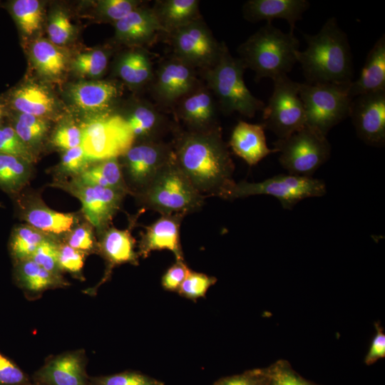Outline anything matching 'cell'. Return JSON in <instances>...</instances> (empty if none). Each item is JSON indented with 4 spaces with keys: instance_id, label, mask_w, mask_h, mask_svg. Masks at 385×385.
Segmentation results:
<instances>
[{
    "instance_id": "42",
    "label": "cell",
    "mask_w": 385,
    "mask_h": 385,
    "mask_svg": "<svg viewBox=\"0 0 385 385\" xmlns=\"http://www.w3.org/2000/svg\"><path fill=\"white\" fill-rule=\"evenodd\" d=\"M49 41L56 46L66 44L73 34V26L67 14L61 10L53 12L47 27Z\"/></svg>"
},
{
    "instance_id": "35",
    "label": "cell",
    "mask_w": 385,
    "mask_h": 385,
    "mask_svg": "<svg viewBox=\"0 0 385 385\" xmlns=\"http://www.w3.org/2000/svg\"><path fill=\"white\" fill-rule=\"evenodd\" d=\"M47 237L30 225L16 227L11 237L9 250L16 262L30 259L39 245Z\"/></svg>"
},
{
    "instance_id": "50",
    "label": "cell",
    "mask_w": 385,
    "mask_h": 385,
    "mask_svg": "<svg viewBox=\"0 0 385 385\" xmlns=\"http://www.w3.org/2000/svg\"><path fill=\"white\" fill-rule=\"evenodd\" d=\"M212 385H267V381L262 369H257L221 378Z\"/></svg>"
},
{
    "instance_id": "38",
    "label": "cell",
    "mask_w": 385,
    "mask_h": 385,
    "mask_svg": "<svg viewBox=\"0 0 385 385\" xmlns=\"http://www.w3.org/2000/svg\"><path fill=\"white\" fill-rule=\"evenodd\" d=\"M88 385H165L158 379L138 371H126L115 374L88 378Z\"/></svg>"
},
{
    "instance_id": "6",
    "label": "cell",
    "mask_w": 385,
    "mask_h": 385,
    "mask_svg": "<svg viewBox=\"0 0 385 385\" xmlns=\"http://www.w3.org/2000/svg\"><path fill=\"white\" fill-rule=\"evenodd\" d=\"M349 86L299 83V96L305 111L306 125L327 136L333 127L349 117L353 99Z\"/></svg>"
},
{
    "instance_id": "43",
    "label": "cell",
    "mask_w": 385,
    "mask_h": 385,
    "mask_svg": "<svg viewBox=\"0 0 385 385\" xmlns=\"http://www.w3.org/2000/svg\"><path fill=\"white\" fill-rule=\"evenodd\" d=\"M140 4L134 0H101L96 9L100 16L114 24L139 7Z\"/></svg>"
},
{
    "instance_id": "46",
    "label": "cell",
    "mask_w": 385,
    "mask_h": 385,
    "mask_svg": "<svg viewBox=\"0 0 385 385\" xmlns=\"http://www.w3.org/2000/svg\"><path fill=\"white\" fill-rule=\"evenodd\" d=\"M91 163L81 145L65 150L61 162V169L68 173L80 175Z\"/></svg>"
},
{
    "instance_id": "25",
    "label": "cell",
    "mask_w": 385,
    "mask_h": 385,
    "mask_svg": "<svg viewBox=\"0 0 385 385\" xmlns=\"http://www.w3.org/2000/svg\"><path fill=\"white\" fill-rule=\"evenodd\" d=\"M197 0H160L152 8L164 33L170 34L200 18Z\"/></svg>"
},
{
    "instance_id": "22",
    "label": "cell",
    "mask_w": 385,
    "mask_h": 385,
    "mask_svg": "<svg viewBox=\"0 0 385 385\" xmlns=\"http://www.w3.org/2000/svg\"><path fill=\"white\" fill-rule=\"evenodd\" d=\"M385 91V36L383 34L367 53L359 78L349 86L354 98L359 95Z\"/></svg>"
},
{
    "instance_id": "53",
    "label": "cell",
    "mask_w": 385,
    "mask_h": 385,
    "mask_svg": "<svg viewBox=\"0 0 385 385\" xmlns=\"http://www.w3.org/2000/svg\"><path fill=\"white\" fill-rule=\"evenodd\" d=\"M7 115V109L6 103L0 101V127L2 126V123L5 117Z\"/></svg>"
},
{
    "instance_id": "4",
    "label": "cell",
    "mask_w": 385,
    "mask_h": 385,
    "mask_svg": "<svg viewBox=\"0 0 385 385\" xmlns=\"http://www.w3.org/2000/svg\"><path fill=\"white\" fill-rule=\"evenodd\" d=\"M245 66L239 58L233 57L226 43L217 61L211 67L202 70L205 86L214 96L219 110L225 115L237 112L253 118L262 111L265 104L252 95L246 86L243 75Z\"/></svg>"
},
{
    "instance_id": "9",
    "label": "cell",
    "mask_w": 385,
    "mask_h": 385,
    "mask_svg": "<svg viewBox=\"0 0 385 385\" xmlns=\"http://www.w3.org/2000/svg\"><path fill=\"white\" fill-rule=\"evenodd\" d=\"M327 192L324 182L313 177L294 175H277L261 182L235 183L227 192L225 200L267 195L276 197L286 210H292L301 200L322 197Z\"/></svg>"
},
{
    "instance_id": "26",
    "label": "cell",
    "mask_w": 385,
    "mask_h": 385,
    "mask_svg": "<svg viewBox=\"0 0 385 385\" xmlns=\"http://www.w3.org/2000/svg\"><path fill=\"white\" fill-rule=\"evenodd\" d=\"M11 108L18 113L41 117L53 111L54 99L41 86L26 84L11 93L9 98Z\"/></svg>"
},
{
    "instance_id": "3",
    "label": "cell",
    "mask_w": 385,
    "mask_h": 385,
    "mask_svg": "<svg viewBox=\"0 0 385 385\" xmlns=\"http://www.w3.org/2000/svg\"><path fill=\"white\" fill-rule=\"evenodd\" d=\"M299 48L294 32L284 33L267 22L240 45L237 52L245 68L252 70L257 80H274L292 71Z\"/></svg>"
},
{
    "instance_id": "8",
    "label": "cell",
    "mask_w": 385,
    "mask_h": 385,
    "mask_svg": "<svg viewBox=\"0 0 385 385\" xmlns=\"http://www.w3.org/2000/svg\"><path fill=\"white\" fill-rule=\"evenodd\" d=\"M273 145L281 165L294 175L312 177L331 155L327 136L307 125Z\"/></svg>"
},
{
    "instance_id": "24",
    "label": "cell",
    "mask_w": 385,
    "mask_h": 385,
    "mask_svg": "<svg viewBox=\"0 0 385 385\" xmlns=\"http://www.w3.org/2000/svg\"><path fill=\"white\" fill-rule=\"evenodd\" d=\"M122 117L130 127L135 141L160 140L168 128L166 118L152 103H138Z\"/></svg>"
},
{
    "instance_id": "2",
    "label": "cell",
    "mask_w": 385,
    "mask_h": 385,
    "mask_svg": "<svg viewBox=\"0 0 385 385\" xmlns=\"http://www.w3.org/2000/svg\"><path fill=\"white\" fill-rule=\"evenodd\" d=\"M307 48L297 53L307 83H351L353 60L348 37L334 17L328 19L318 33L304 34Z\"/></svg>"
},
{
    "instance_id": "12",
    "label": "cell",
    "mask_w": 385,
    "mask_h": 385,
    "mask_svg": "<svg viewBox=\"0 0 385 385\" xmlns=\"http://www.w3.org/2000/svg\"><path fill=\"white\" fill-rule=\"evenodd\" d=\"M121 157L128 182L137 194L173 160V146L162 140L140 141L134 143Z\"/></svg>"
},
{
    "instance_id": "36",
    "label": "cell",
    "mask_w": 385,
    "mask_h": 385,
    "mask_svg": "<svg viewBox=\"0 0 385 385\" xmlns=\"http://www.w3.org/2000/svg\"><path fill=\"white\" fill-rule=\"evenodd\" d=\"M11 126L29 148L38 143L48 128L47 122L43 118L18 112L13 116Z\"/></svg>"
},
{
    "instance_id": "28",
    "label": "cell",
    "mask_w": 385,
    "mask_h": 385,
    "mask_svg": "<svg viewBox=\"0 0 385 385\" xmlns=\"http://www.w3.org/2000/svg\"><path fill=\"white\" fill-rule=\"evenodd\" d=\"M115 72L125 83L135 87L151 83L154 76L149 54L141 49L122 54L116 63Z\"/></svg>"
},
{
    "instance_id": "49",
    "label": "cell",
    "mask_w": 385,
    "mask_h": 385,
    "mask_svg": "<svg viewBox=\"0 0 385 385\" xmlns=\"http://www.w3.org/2000/svg\"><path fill=\"white\" fill-rule=\"evenodd\" d=\"M190 270L184 260H176L162 277L161 284L163 289L178 292Z\"/></svg>"
},
{
    "instance_id": "32",
    "label": "cell",
    "mask_w": 385,
    "mask_h": 385,
    "mask_svg": "<svg viewBox=\"0 0 385 385\" xmlns=\"http://www.w3.org/2000/svg\"><path fill=\"white\" fill-rule=\"evenodd\" d=\"M31 54L38 72L48 77L61 75L66 68V57L58 46L46 39L34 41Z\"/></svg>"
},
{
    "instance_id": "47",
    "label": "cell",
    "mask_w": 385,
    "mask_h": 385,
    "mask_svg": "<svg viewBox=\"0 0 385 385\" xmlns=\"http://www.w3.org/2000/svg\"><path fill=\"white\" fill-rule=\"evenodd\" d=\"M84 265L83 253L68 245H58V266L60 270L71 273H80Z\"/></svg>"
},
{
    "instance_id": "1",
    "label": "cell",
    "mask_w": 385,
    "mask_h": 385,
    "mask_svg": "<svg viewBox=\"0 0 385 385\" xmlns=\"http://www.w3.org/2000/svg\"><path fill=\"white\" fill-rule=\"evenodd\" d=\"M171 143L177 165L198 192L225 199L235 183V165L221 127L181 130Z\"/></svg>"
},
{
    "instance_id": "51",
    "label": "cell",
    "mask_w": 385,
    "mask_h": 385,
    "mask_svg": "<svg viewBox=\"0 0 385 385\" xmlns=\"http://www.w3.org/2000/svg\"><path fill=\"white\" fill-rule=\"evenodd\" d=\"M67 245L82 252L92 250L94 237L91 227L81 225L75 228L69 235Z\"/></svg>"
},
{
    "instance_id": "17",
    "label": "cell",
    "mask_w": 385,
    "mask_h": 385,
    "mask_svg": "<svg viewBox=\"0 0 385 385\" xmlns=\"http://www.w3.org/2000/svg\"><path fill=\"white\" fill-rule=\"evenodd\" d=\"M44 385H88L86 357L83 351H73L48 359L34 376Z\"/></svg>"
},
{
    "instance_id": "13",
    "label": "cell",
    "mask_w": 385,
    "mask_h": 385,
    "mask_svg": "<svg viewBox=\"0 0 385 385\" xmlns=\"http://www.w3.org/2000/svg\"><path fill=\"white\" fill-rule=\"evenodd\" d=\"M196 71L173 56L162 62L151 81V93L155 101L162 106L174 107L201 84Z\"/></svg>"
},
{
    "instance_id": "54",
    "label": "cell",
    "mask_w": 385,
    "mask_h": 385,
    "mask_svg": "<svg viewBox=\"0 0 385 385\" xmlns=\"http://www.w3.org/2000/svg\"><path fill=\"white\" fill-rule=\"evenodd\" d=\"M26 385H44V384H41V383H39V382H38V381H34L33 382H31V381L29 382V383H28L27 384H26Z\"/></svg>"
},
{
    "instance_id": "15",
    "label": "cell",
    "mask_w": 385,
    "mask_h": 385,
    "mask_svg": "<svg viewBox=\"0 0 385 385\" xmlns=\"http://www.w3.org/2000/svg\"><path fill=\"white\" fill-rule=\"evenodd\" d=\"M72 192L82 204L83 212L91 225L104 229L118 210L125 192L77 181Z\"/></svg>"
},
{
    "instance_id": "20",
    "label": "cell",
    "mask_w": 385,
    "mask_h": 385,
    "mask_svg": "<svg viewBox=\"0 0 385 385\" xmlns=\"http://www.w3.org/2000/svg\"><path fill=\"white\" fill-rule=\"evenodd\" d=\"M309 7L307 0H249L243 4L242 15L252 23L282 19L288 22L289 31L294 32L296 23Z\"/></svg>"
},
{
    "instance_id": "33",
    "label": "cell",
    "mask_w": 385,
    "mask_h": 385,
    "mask_svg": "<svg viewBox=\"0 0 385 385\" xmlns=\"http://www.w3.org/2000/svg\"><path fill=\"white\" fill-rule=\"evenodd\" d=\"M30 163L16 156L0 153V189L18 192L30 176Z\"/></svg>"
},
{
    "instance_id": "18",
    "label": "cell",
    "mask_w": 385,
    "mask_h": 385,
    "mask_svg": "<svg viewBox=\"0 0 385 385\" xmlns=\"http://www.w3.org/2000/svg\"><path fill=\"white\" fill-rule=\"evenodd\" d=\"M183 215H161L156 221L145 227L140 234L138 255L148 257L153 251L169 250L176 260H184L180 240Z\"/></svg>"
},
{
    "instance_id": "10",
    "label": "cell",
    "mask_w": 385,
    "mask_h": 385,
    "mask_svg": "<svg viewBox=\"0 0 385 385\" xmlns=\"http://www.w3.org/2000/svg\"><path fill=\"white\" fill-rule=\"evenodd\" d=\"M273 91L262 111V125L278 139L285 138L306 125V115L299 96V83L287 75L274 80Z\"/></svg>"
},
{
    "instance_id": "14",
    "label": "cell",
    "mask_w": 385,
    "mask_h": 385,
    "mask_svg": "<svg viewBox=\"0 0 385 385\" xmlns=\"http://www.w3.org/2000/svg\"><path fill=\"white\" fill-rule=\"evenodd\" d=\"M356 135L374 147L385 144V91L359 95L352 99L349 115Z\"/></svg>"
},
{
    "instance_id": "37",
    "label": "cell",
    "mask_w": 385,
    "mask_h": 385,
    "mask_svg": "<svg viewBox=\"0 0 385 385\" xmlns=\"http://www.w3.org/2000/svg\"><path fill=\"white\" fill-rule=\"evenodd\" d=\"M108 63V53L96 49L78 54L73 60V67L81 75L98 77L105 72Z\"/></svg>"
},
{
    "instance_id": "40",
    "label": "cell",
    "mask_w": 385,
    "mask_h": 385,
    "mask_svg": "<svg viewBox=\"0 0 385 385\" xmlns=\"http://www.w3.org/2000/svg\"><path fill=\"white\" fill-rule=\"evenodd\" d=\"M216 282L217 279L215 277L190 270L178 292L181 297L196 301L199 298L204 297L208 289Z\"/></svg>"
},
{
    "instance_id": "30",
    "label": "cell",
    "mask_w": 385,
    "mask_h": 385,
    "mask_svg": "<svg viewBox=\"0 0 385 385\" xmlns=\"http://www.w3.org/2000/svg\"><path fill=\"white\" fill-rule=\"evenodd\" d=\"M15 277L23 289L34 294L65 284L60 276L46 271L31 259L16 262Z\"/></svg>"
},
{
    "instance_id": "44",
    "label": "cell",
    "mask_w": 385,
    "mask_h": 385,
    "mask_svg": "<svg viewBox=\"0 0 385 385\" xmlns=\"http://www.w3.org/2000/svg\"><path fill=\"white\" fill-rule=\"evenodd\" d=\"M46 271L60 276L58 266V245L46 238L37 247L30 258Z\"/></svg>"
},
{
    "instance_id": "23",
    "label": "cell",
    "mask_w": 385,
    "mask_h": 385,
    "mask_svg": "<svg viewBox=\"0 0 385 385\" xmlns=\"http://www.w3.org/2000/svg\"><path fill=\"white\" fill-rule=\"evenodd\" d=\"M118 94V86L108 81L81 82L70 89L71 100L78 108L100 113L110 108Z\"/></svg>"
},
{
    "instance_id": "29",
    "label": "cell",
    "mask_w": 385,
    "mask_h": 385,
    "mask_svg": "<svg viewBox=\"0 0 385 385\" xmlns=\"http://www.w3.org/2000/svg\"><path fill=\"white\" fill-rule=\"evenodd\" d=\"M78 180L86 185L113 189L125 193L130 192L118 158L98 161L90 165L79 175Z\"/></svg>"
},
{
    "instance_id": "19",
    "label": "cell",
    "mask_w": 385,
    "mask_h": 385,
    "mask_svg": "<svg viewBox=\"0 0 385 385\" xmlns=\"http://www.w3.org/2000/svg\"><path fill=\"white\" fill-rule=\"evenodd\" d=\"M114 27L115 38L128 45L152 44L164 33L153 9L141 6L114 23Z\"/></svg>"
},
{
    "instance_id": "45",
    "label": "cell",
    "mask_w": 385,
    "mask_h": 385,
    "mask_svg": "<svg viewBox=\"0 0 385 385\" xmlns=\"http://www.w3.org/2000/svg\"><path fill=\"white\" fill-rule=\"evenodd\" d=\"M28 376L13 361L0 353V385H26Z\"/></svg>"
},
{
    "instance_id": "41",
    "label": "cell",
    "mask_w": 385,
    "mask_h": 385,
    "mask_svg": "<svg viewBox=\"0 0 385 385\" xmlns=\"http://www.w3.org/2000/svg\"><path fill=\"white\" fill-rule=\"evenodd\" d=\"M0 153L20 158L31 163L34 157L28 147L11 125L0 127Z\"/></svg>"
},
{
    "instance_id": "39",
    "label": "cell",
    "mask_w": 385,
    "mask_h": 385,
    "mask_svg": "<svg viewBox=\"0 0 385 385\" xmlns=\"http://www.w3.org/2000/svg\"><path fill=\"white\" fill-rule=\"evenodd\" d=\"M267 385H317L299 375L287 361L280 360L262 369Z\"/></svg>"
},
{
    "instance_id": "34",
    "label": "cell",
    "mask_w": 385,
    "mask_h": 385,
    "mask_svg": "<svg viewBox=\"0 0 385 385\" xmlns=\"http://www.w3.org/2000/svg\"><path fill=\"white\" fill-rule=\"evenodd\" d=\"M9 11L21 31L31 36L41 27L43 9L37 0H14L9 4Z\"/></svg>"
},
{
    "instance_id": "48",
    "label": "cell",
    "mask_w": 385,
    "mask_h": 385,
    "mask_svg": "<svg viewBox=\"0 0 385 385\" xmlns=\"http://www.w3.org/2000/svg\"><path fill=\"white\" fill-rule=\"evenodd\" d=\"M52 141L55 146L67 150L81 145L80 127L68 124L59 127L55 132Z\"/></svg>"
},
{
    "instance_id": "5",
    "label": "cell",
    "mask_w": 385,
    "mask_h": 385,
    "mask_svg": "<svg viewBox=\"0 0 385 385\" xmlns=\"http://www.w3.org/2000/svg\"><path fill=\"white\" fill-rule=\"evenodd\" d=\"M144 208L161 215H186L200 210L205 197L193 187L173 160L142 191L135 194Z\"/></svg>"
},
{
    "instance_id": "16",
    "label": "cell",
    "mask_w": 385,
    "mask_h": 385,
    "mask_svg": "<svg viewBox=\"0 0 385 385\" xmlns=\"http://www.w3.org/2000/svg\"><path fill=\"white\" fill-rule=\"evenodd\" d=\"M176 116L189 130H206L219 125L217 101L212 92L200 84L175 106Z\"/></svg>"
},
{
    "instance_id": "7",
    "label": "cell",
    "mask_w": 385,
    "mask_h": 385,
    "mask_svg": "<svg viewBox=\"0 0 385 385\" xmlns=\"http://www.w3.org/2000/svg\"><path fill=\"white\" fill-rule=\"evenodd\" d=\"M80 128L81 146L91 162L121 157L135 142L130 127L119 114L100 113Z\"/></svg>"
},
{
    "instance_id": "11",
    "label": "cell",
    "mask_w": 385,
    "mask_h": 385,
    "mask_svg": "<svg viewBox=\"0 0 385 385\" xmlns=\"http://www.w3.org/2000/svg\"><path fill=\"white\" fill-rule=\"evenodd\" d=\"M168 36L173 56L196 70L208 68L219 59L222 42L215 38L202 17Z\"/></svg>"
},
{
    "instance_id": "52",
    "label": "cell",
    "mask_w": 385,
    "mask_h": 385,
    "mask_svg": "<svg viewBox=\"0 0 385 385\" xmlns=\"http://www.w3.org/2000/svg\"><path fill=\"white\" fill-rule=\"evenodd\" d=\"M375 328L376 334L364 358V362L366 365H371L379 359L385 357V334L383 328L379 324H375Z\"/></svg>"
},
{
    "instance_id": "27",
    "label": "cell",
    "mask_w": 385,
    "mask_h": 385,
    "mask_svg": "<svg viewBox=\"0 0 385 385\" xmlns=\"http://www.w3.org/2000/svg\"><path fill=\"white\" fill-rule=\"evenodd\" d=\"M135 245V240L129 230L111 227L103 233L100 249L111 267L123 263L138 265Z\"/></svg>"
},
{
    "instance_id": "21",
    "label": "cell",
    "mask_w": 385,
    "mask_h": 385,
    "mask_svg": "<svg viewBox=\"0 0 385 385\" xmlns=\"http://www.w3.org/2000/svg\"><path fill=\"white\" fill-rule=\"evenodd\" d=\"M265 127L261 124L250 123L239 120L232 130L229 145L234 154L242 158L250 166L257 165L274 149L268 148L265 134Z\"/></svg>"
},
{
    "instance_id": "31",
    "label": "cell",
    "mask_w": 385,
    "mask_h": 385,
    "mask_svg": "<svg viewBox=\"0 0 385 385\" xmlns=\"http://www.w3.org/2000/svg\"><path fill=\"white\" fill-rule=\"evenodd\" d=\"M25 219L35 229L53 235L71 230L76 222L73 214L57 212L44 206L30 207L25 213Z\"/></svg>"
}]
</instances>
